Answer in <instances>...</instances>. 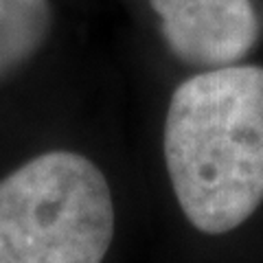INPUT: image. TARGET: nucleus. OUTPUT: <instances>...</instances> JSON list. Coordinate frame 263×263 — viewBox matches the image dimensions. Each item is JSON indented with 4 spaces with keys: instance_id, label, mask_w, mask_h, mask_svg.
<instances>
[{
    "instance_id": "obj_3",
    "label": "nucleus",
    "mask_w": 263,
    "mask_h": 263,
    "mask_svg": "<svg viewBox=\"0 0 263 263\" xmlns=\"http://www.w3.org/2000/svg\"><path fill=\"white\" fill-rule=\"evenodd\" d=\"M152 9L174 55L191 66H230L259 37L250 0H152Z\"/></svg>"
},
{
    "instance_id": "obj_4",
    "label": "nucleus",
    "mask_w": 263,
    "mask_h": 263,
    "mask_svg": "<svg viewBox=\"0 0 263 263\" xmlns=\"http://www.w3.org/2000/svg\"><path fill=\"white\" fill-rule=\"evenodd\" d=\"M51 27V0H0V79L35 57Z\"/></svg>"
},
{
    "instance_id": "obj_2",
    "label": "nucleus",
    "mask_w": 263,
    "mask_h": 263,
    "mask_svg": "<svg viewBox=\"0 0 263 263\" xmlns=\"http://www.w3.org/2000/svg\"><path fill=\"white\" fill-rule=\"evenodd\" d=\"M114 228L108 180L77 152L40 154L0 180V263H101Z\"/></svg>"
},
{
    "instance_id": "obj_1",
    "label": "nucleus",
    "mask_w": 263,
    "mask_h": 263,
    "mask_svg": "<svg viewBox=\"0 0 263 263\" xmlns=\"http://www.w3.org/2000/svg\"><path fill=\"white\" fill-rule=\"evenodd\" d=\"M164 162L189 224L241 226L263 202V68L221 66L182 81L164 121Z\"/></svg>"
}]
</instances>
